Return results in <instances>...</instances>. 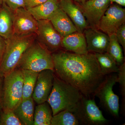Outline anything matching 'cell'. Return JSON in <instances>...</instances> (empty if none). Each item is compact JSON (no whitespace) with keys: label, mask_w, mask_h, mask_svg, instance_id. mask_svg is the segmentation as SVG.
<instances>
[{"label":"cell","mask_w":125,"mask_h":125,"mask_svg":"<svg viewBox=\"0 0 125 125\" xmlns=\"http://www.w3.org/2000/svg\"><path fill=\"white\" fill-rule=\"evenodd\" d=\"M55 74L83 96L94 98L105 79L94 53L75 54L61 50L52 53Z\"/></svg>","instance_id":"6da1fadb"},{"label":"cell","mask_w":125,"mask_h":125,"mask_svg":"<svg viewBox=\"0 0 125 125\" xmlns=\"http://www.w3.org/2000/svg\"><path fill=\"white\" fill-rule=\"evenodd\" d=\"M83 95L76 88L55 74L52 89L47 102L51 107L53 115L65 110L72 112Z\"/></svg>","instance_id":"7a4b0ae2"},{"label":"cell","mask_w":125,"mask_h":125,"mask_svg":"<svg viewBox=\"0 0 125 125\" xmlns=\"http://www.w3.org/2000/svg\"><path fill=\"white\" fill-rule=\"evenodd\" d=\"M36 38V34L25 36L14 34L5 40V49L0 64V76L4 77L17 68L23 54Z\"/></svg>","instance_id":"3957f363"},{"label":"cell","mask_w":125,"mask_h":125,"mask_svg":"<svg viewBox=\"0 0 125 125\" xmlns=\"http://www.w3.org/2000/svg\"><path fill=\"white\" fill-rule=\"evenodd\" d=\"M17 67L37 72L47 69L54 71L52 53L35 40L24 52Z\"/></svg>","instance_id":"277c9868"},{"label":"cell","mask_w":125,"mask_h":125,"mask_svg":"<svg viewBox=\"0 0 125 125\" xmlns=\"http://www.w3.org/2000/svg\"><path fill=\"white\" fill-rule=\"evenodd\" d=\"M23 95L22 74L17 67L4 77L2 110L13 111L22 101Z\"/></svg>","instance_id":"5b68a950"},{"label":"cell","mask_w":125,"mask_h":125,"mask_svg":"<svg viewBox=\"0 0 125 125\" xmlns=\"http://www.w3.org/2000/svg\"><path fill=\"white\" fill-rule=\"evenodd\" d=\"M72 112L78 119L79 125H105L109 121L104 116L94 98L83 95Z\"/></svg>","instance_id":"8992f818"},{"label":"cell","mask_w":125,"mask_h":125,"mask_svg":"<svg viewBox=\"0 0 125 125\" xmlns=\"http://www.w3.org/2000/svg\"><path fill=\"white\" fill-rule=\"evenodd\" d=\"M117 73L106 75L95 95L99 99L101 105L115 117L119 116L120 109L119 97L113 90V87L117 83Z\"/></svg>","instance_id":"52a82bcc"},{"label":"cell","mask_w":125,"mask_h":125,"mask_svg":"<svg viewBox=\"0 0 125 125\" xmlns=\"http://www.w3.org/2000/svg\"><path fill=\"white\" fill-rule=\"evenodd\" d=\"M37 42L52 53L61 50L62 37L48 20L37 21Z\"/></svg>","instance_id":"ba28073f"},{"label":"cell","mask_w":125,"mask_h":125,"mask_svg":"<svg viewBox=\"0 0 125 125\" xmlns=\"http://www.w3.org/2000/svg\"><path fill=\"white\" fill-rule=\"evenodd\" d=\"M125 23V10L119 5L113 4L108 8L102 16L98 29L108 36L115 34L118 29Z\"/></svg>","instance_id":"9c48e42d"},{"label":"cell","mask_w":125,"mask_h":125,"mask_svg":"<svg viewBox=\"0 0 125 125\" xmlns=\"http://www.w3.org/2000/svg\"><path fill=\"white\" fill-rule=\"evenodd\" d=\"M14 34L25 36L36 34L38 28L36 20L26 8L21 7L13 11Z\"/></svg>","instance_id":"30bf717a"},{"label":"cell","mask_w":125,"mask_h":125,"mask_svg":"<svg viewBox=\"0 0 125 125\" xmlns=\"http://www.w3.org/2000/svg\"><path fill=\"white\" fill-rule=\"evenodd\" d=\"M110 3V0H88L80 4L89 27L98 29L100 19Z\"/></svg>","instance_id":"8fae6325"},{"label":"cell","mask_w":125,"mask_h":125,"mask_svg":"<svg viewBox=\"0 0 125 125\" xmlns=\"http://www.w3.org/2000/svg\"><path fill=\"white\" fill-rule=\"evenodd\" d=\"M55 73L54 70H43L39 73L32 97L36 104L47 102L53 86Z\"/></svg>","instance_id":"7c38bea8"},{"label":"cell","mask_w":125,"mask_h":125,"mask_svg":"<svg viewBox=\"0 0 125 125\" xmlns=\"http://www.w3.org/2000/svg\"><path fill=\"white\" fill-rule=\"evenodd\" d=\"M87 49L89 52L102 53L106 52L110 38L99 30L88 27L83 31Z\"/></svg>","instance_id":"4fadbf2b"},{"label":"cell","mask_w":125,"mask_h":125,"mask_svg":"<svg viewBox=\"0 0 125 125\" xmlns=\"http://www.w3.org/2000/svg\"><path fill=\"white\" fill-rule=\"evenodd\" d=\"M59 6L68 15L77 31L83 32L89 27L80 6L74 4L72 0H59Z\"/></svg>","instance_id":"5bb4252c"},{"label":"cell","mask_w":125,"mask_h":125,"mask_svg":"<svg viewBox=\"0 0 125 125\" xmlns=\"http://www.w3.org/2000/svg\"><path fill=\"white\" fill-rule=\"evenodd\" d=\"M47 20L62 37L77 31L76 27L68 15L60 8L57 9Z\"/></svg>","instance_id":"9a60e30c"},{"label":"cell","mask_w":125,"mask_h":125,"mask_svg":"<svg viewBox=\"0 0 125 125\" xmlns=\"http://www.w3.org/2000/svg\"><path fill=\"white\" fill-rule=\"evenodd\" d=\"M61 43L62 48L67 51L79 54H86L89 52L83 33L76 31L63 37Z\"/></svg>","instance_id":"2e32d148"},{"label":"cell","mask_w":125,"mask_h":125,"mask_svg":"<svg viewBox=\"0 0 125 125\" xmlns=\"http://www.w3.org/2000/svg\"><path fill=\"white\" fill-rule=\"evenodd\" d=\"M34 102L32 97L23 99L19 104L13 111L22 125H34Z\"/></svg>","instance_id":"e0dca14e"},{"label":"cell","mask_w":125,"mask_h":125,"mask_svg":"<svg viewBox=\"0 0 125 125\" xmlns=\"http://www.w3.org/2000/svg\"><path fill=\"white\" fill-rule=\"evenodd\" d=\"M13 34V10L3 2L0 6V36L6 40Z\"/></svg>","instance_id":"ac0fdd59"},{"label":"cell","mask_w":125,"mask_h":125,"mask_svg":"<svg viewBox=\"0 0 125 125\" xmlns=\"http://www.w3.org/2000/svg\"><path fill=\"white\" fill-rule=\"evenodd\" d=\"M59 7L58 0H47L35 7L27 9L36 20H47Z\"/></svg>","instance_id":"d6986e66"},{"label":"cell","mask_w":125,"mask_h":125,"mask_svg":"<svg viewBox=\"0 0 125 125\" xmlns=\"http://www.w3.org/2000/svg\"><path fill=\"white\" fill-rule=\"evenodd\" d=\"M53 113L47 102L38 104L34 109L33 125H51Z\"/></svg>","instance_id":"ffe728a7"},{"label":"cell","mask_w":125,"mask_h":125,"mask_svg":"<svg viewBox=\"0 0 125 125\" xmlns=\"http://www.w3.org/2000/svg\"><path fill=\"white\" fill-rule=\"evenodd\" d=\"M94 53L103 75L106 76L118 72L119 66L114 59L107 52Z\"/></svg>","instance_id":"44dd1931"},{"label":"cell","mask_w":125,"mask_h":125,"mask_svg":"<svg viewBox=\"0 0 125 125\" xmlns=\"http://www.w3.org/2000/svg\"><path fill=\"white\" fill-rule=\"evenodd\" d=\"M23 78V99L32 97L34 88L39 72L21 69Z\"/></svg>","instance_id":"7402d4cb"},{"label":"cell","mask_w":125,"mask_h":125,"mask_svg":"<svg viewBox=\"0 0 125 125\" xmlns=\"http://www.w3.org/2000/svg\"><path fill=\"white\" fill-rule=\"evenodd\" d=\"M109 37L110 40L106 52L114 59L119 66L125 62L122 48L117 40L115 34Z\"/></svg>","instance_id":"603a6c76"},{"label":"cell","mask_w":125,"mask_h":125,"mask_svg":"<svg viewBox=\"0 0 125 125\" xmlns=\"http://www.w3.org/2000/svg\"><path fill=\"white\" fill-rule=\"evenodd\" d=\"M79 125V121L73 113L65 110L53 116L51 125Z\"/></svg>","instance_id":"cb8c5ba5"},{"label":"cell","mask_w":125,"mask_h":125,"mask_svg":"<svg viewBox=\"0 0 125 125\" xmlns=\"http://www.w3.org/2000/svg\"><path fill=\"white\" fill-rule=\"evenodd\" d=\"M0 125H22L12 111H0Z\"/></svg>","instance_id":"d4e9b609"},{"label":"cell","mask_w":125,"mask_h":125,"mask_svg":"<svg viewBox=\"0 0 125 125\" xmlns=\"http://www.w3.org/2000/svg\"><path fill=\"white\" fill-rule=\"evenodd\" d=\"M117 74V83H119L121 89V93L123 99L125 100V63L119 66Z\"/></svg>","instance_id":"484cf974"},{"label":"cell","mask_w":125,"mask_h":125,"mask_svg":"<svg viewBox=\"0 0 125 125\" xmlns=\"http://www.w3.org/2000/svg\"><path fill=\"white\" fill-rule=\"evenodd\" d=\"M7 6L12 10L21 7L25 8V0H2Z\"/></svg>","instance_id":"4316f807"},{"label":"cell","mask_w":125,"mask_h":125,"mask_svg":"<svg viewBox=\"0 0 125 125\" xmlns=\"http://www.w3.org/2000/svg\"><path fill=\"white\" fill-rule=\"evenodd\" d=\"M115 36L117 40L120 45H121L124 50L125 51V23L123 24L116 31Z\"/></svg>","instance_id":"83f0119b"},{"label":"cell","mask_w":125,"mask_h":125,"mask_svg":"<svg viewBox=\"0 0 125 125\" xmlns=\"http://www.w3.org/2000/svg\"><path fill=\"white\" fill-rule=\"evenodd\" d=\"M47 0H25L26 9L33 7L46 2Z\"/></svg>","instance_id":"f1b7e54d"},{"label":"cell","mask_w":125,"mask_h":125,"mask_svg":"<svg viewBox=\"0 0 125 125\" xmlns=\"http://www.w3.org/2000/svg\"><path fill=\"white\" fill-rule=\"evenodd\" d=\"M5 47V39L0 36V64L2 60Z\"/></svg>","instance_id":"f546056e"},{"label":"cell","mask_w":125,"mask_h":125,"mask_svg":"<svg viewBox=\"0 0 125 125\" xmlns=\"http://www.w3.org/2000/svg\"><path fill=\"white\" fill-rule=\"evenodd\" d=\"M4 77L0 76V111L2 109L3 104H2V98H3V86Z\"/></svg>","instance_id":"4dcf8cb0"},{"label":"cell","mask_w":125,"mask_h":125,"mask_svg":"<svg viewBox=\"0 0 125 125\" xmlns=\"http://www.w3.org/2000/svg\"><path fill=\"white\" fill-rule=\"evenodd\" d=\"M110 1L111 2H114L121 6H125V0H110Z\"/></svg>","instance_id":"1f68e13d"},{"label":"cell","mask_w":125,"mask_h":125,"mask_svg":"<svg viewBox=\"0 0 125 125\" xmlns=\"http://www.w3.org/2000/svg\"><path fill=\"white\" fill-rule=\"evenodd\" d=\"M73 0L74 1H75L76 2H77V3L80 4L85 2L86 1L88 0Z\"/></svg>","instance_id":"d6a6232c"},{"label":"cell","mask_w":125,"mask_h":125,"mask_svg":"<svg viewBox=\"0 0 125 125\" xmlns=\"http://www.w3.org/2000/svg\"><path fill=\"white\" fill-rule=\"evenodd\" d=\"M2 3H3L2 0H0V6L2 5Z\"/></svg>","instance_id":"836d02e7"},{"label":"cell","mask_w":125,"mask_h":125,"mask_svg":"<svg viewBox=\"0 0 125 125\" xmlns=\"http://www.w3.org/2000/svg\"></svg>","instance_id":"e575fe53"}]
</instances>
